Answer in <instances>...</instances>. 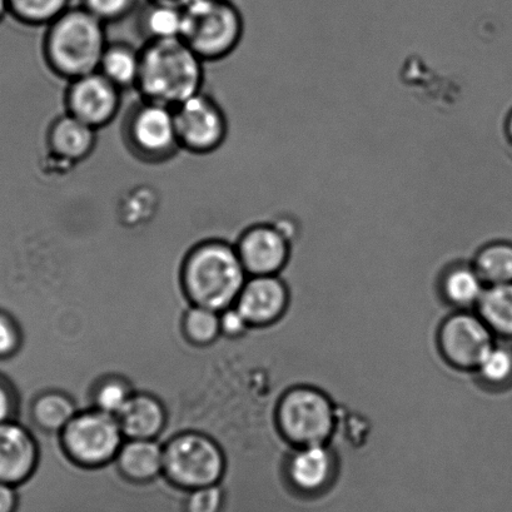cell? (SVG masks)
Returning a JSON list of instances; mask_svg holds the SVG:
<instances>
[{
    "instance_id": "obj_26",
    "label": "cell",
    "mask_w": 512,
    "mask_h": 512,
    "mask_svg": "<svg viewBox=\"0 0 512 512\" xmlns=\"http://www.w3.org/2000/svg\"><path fill=\"white\" fill-rule=\"evenodd\" d=\"M482 380L496 389L512 386V347L494 345L477 367Z\"/></svg>"
},
{
    "instance_id": "obj_18",
    "label": "cell",
    "mask_w": 512,
    "mask_h": 512,
    "mask_svg": "<svg viewBox=\"0 0 512 512\" xmlns=\"http://www.w3.org/2000/svg\"><path fill=\"white\" fill-rule=\"evenodd\" d=\"M164 447L156 440H128L116 457L122 474L134 482H148L163 474Z\"/></svg>"
},
{
    "instance_id": "obj_10",
    "label": "cell",
    "mask_w": 512,
    "mask_h": 512,
    "mask_svg": "<svg viewBox=\"0 0 512 512\" xmlns=\"http://www.w3.org/2000/svg\"><path fill=\"white\" fill-rule=\"evenodd\" d=\"M122 96L121 89L97 71L68 82L64 106L66 113L99 131L118 117Z\"/></svg>"
},
{
    "instance_id": "obj_7",
    "label": "cell",
    "mask_w": 512,
    "mask_h": 512,
    "mask_svg": "<svg viewBox=\"0 0 512 512\" xmlns=\"http://www.w3.org/2000/svg\"><path fill=\"white\" fill-rule=\"evenodd\" d=\"M276 415L282 435L295 446L325 445L336 429L331 401L322 392L308 387L285 392Z\"/></svg>"
},
{
    "instance_id": "obj_12",
    "label": "cell",
    "mask_w": 512,
    "mask_h": 512,
    "mask_svg": "<svg viewBox=\"0 0 512 512\" xmlns=\"http://www.w3.org/2000/svg\"><path fill=\"white\" fill-rule=\"evenodd\" d=\"M235 243L248 276L277 275L290 258L286 233L267 223L246 228Z\"/></svg>"
},
{
    "instance_id": "obj_22",
    "label": "cell",
    "mask_w": 512,
    "mask_h": 512,
    "mask_svg": "<svg viewBox=\"0 0 512 512\" xmlns=\"http://www.w3.org/2000/svg\"><path fill=\"white\" fill-rule=\"evenodd\" d=\"M442 291L452 305L469 308L479 305L485 291L484 281L475 267L457 266L446 273Z\"/></svg>"
},
{
    "instance_id": "obj_32",
    "label": "cell",
    "mask_w": 512,
    "mask_h": 512,
    "mask_svg": "<svg viewBox=\"0 0 512 512\" xmlns=\"http://www.w3.org/2000/svg\"><path fill=\"white\" fill-rule=\"evenodd\" d=\"M19 491L16 486L0 481V512H17Z\"/></svg>"
},
{
    "instance_id": "obj_9",
    "label": "cell",
    "mask_w": 512,
    "mask_h": 512,
    "mask_svg": "<svg viewBox=\"0 0 512 512\" xmlns=\"http://www.w3.org/2000/svg\"><path fill=\"white\" fill-rule=\"evenodd\" d=\"M182 151L207 156L218 151L228 137V119L215 98L200 92L173 108Z\"/></svg>"
},
{
    "instance_id": "obj_19",
    "label": "cell",
    "mask_w": 512,
    "mask_h": 512,
    "mask_svg": "<svg viewBox=\"0 0 512 512\" xmlns=\"http://www.w3.org/2000/svg\"><path fill=\"white\" fill-rule=\"evenodd\" d=\"M141 71V48L126 42H109L104 51L98 72L122 92L134 89Z\"/></svg>"
},
{
    "instance_id": "obj_27",
    "label": "cell",
    "mask_w": 512,
    "mask_h": 512,
    "mask_svg": "<svg viewBox=\"0 0 512 512\" xmlns=\"http://www.w3.org/2000/svg\"><path fill=\"white\" fill-rule=\"evenodd\" d=\"M81 6L107 26L131 16L138 0H82Z\"/></svg>"
},
{
    "instance_id": "obj_28",
    "label": "cell",
    "mask_w": 512,
    "mask_h": 512,
    "mask_svg": "<svg viewBox=\"0 0 512 512\" xmlns=\"http://www.w3.org/2000/svg\"><path fill=\"white\" fill-rule=\"evenodd\" d=\"M226 492L221 484L200 487L187 492L186 512H222Z\"/></svg>"
},
{
    "instance_id": "obj_30",
    "label": "cell",
    "mask_w": 512,
    "mask_h": 512,
    "mask_svg": "<svg viewBox=\"0 0 512 512\" xmlns=\"http://www.w3.org/2000/svg\"><path fill=\"white\" fill-rule=\"evenodd\" d=\"M19 399L11 381L0 375V424L18 420Z\"/></svg>"
},
{
    "instance_id": "obj_5",
    "label": "cell",
    "mask_w": 512,
    "mask_h": 512,
    "mask_svg": "<svg viewBox=\"0 0 512 512\" xmlns=\"http://www.w3.org/2000/svg\"><path fill=\"white\" fill-rule=\"evenodd\" d=\"M161 441L163 474L186 490L220 484L226 469L225 454L212 437L183 431Z\"/></svg>"
},
{
    "instance_id": "obj_21",
    "label": "cell",
    "mask_w": 512,
    "mask_h": 512,
    "mask_svg": "<svg viewBox=\"0 0 512 512\" xmlns=\"http://www.w3.org/2000/svg\"><path fill=\"white\" fill-rule=\"evenodd\" d=\"M479 310L492 332L512 340V282L485 288Z\"/></svg>"
},
{
    "instance_id": "obj_6",
    "label": "cell",
    "mask_w": 512,
    "mask_h": 512,
    "mask_svg": "<svg viewBox=\"0 0 512 512\" xmlns=\"http://www.w3.org/2000/svg\"><path fill=\"white\" fill-rule=\"evenodd\" d=\"M122 139L138 161L162 164L182 151L173 108L139 99L122 121Z\"/></svg>"
},
{
    "instance_id": "obj_16",
    "label": "cell",
    "mask_w": 512,
    "mask_h": 512,
    "mask_svg": "<svg viewBox=\"0 0 512 512\" xmlns=\"http://www.w3.org/2000/svg\"><path fill=\"white\" fill-rule=\"evenodd\" d=\"M335 460L325 445L302 447L286 465L287 479L302 495H317L331 485Z\"/></svg>"
},
{
    "instance_id": "obj_11",
    "label": "cell",
    "mask_w": 512,
    "mask_h": 512,
    "mask_svg": "<svg viewBox=\"0 0 512 512\" xmlns=\"http://www.w3.org/2000/svg\"><path fill=\"white\" fill-rule=\"evenodd\" d=\"M494 345V332L482 318L470 313L447 318L439 332L441 355L457 370H477Z\"/></svg>"
},
{
    "instance_id": "obj_2",
    "label": "cell",
    "mask_w": 512,
    "mask_h": 512,
    "mask_svg": "<svg viewBox=\"0 0 512 512\" xmlns=\"http://www.w3.org/2000/svg\"><path fill=\"white\" fill-rule=\"evenodd\" d=\"M205 62L181 38L146 42L136 91L144 101L176 108L202 92Z\"/></svg>"
},
{
    "instance_id": "obj_25",
    "label": "cell",
    "mask_w": 512,
    "mask_h": 512,
    "mask_svg": "<svg viewBox=\"0 0 512 512\" xmlns=\"http://www.w3.org/2000/svg\"><path fill=\"white\" fill-rule=\"evenodd\" d=\"M183 331L192 344H212L222 335L220 312L191 303L183 317Z\"/></svg>"
},
{
    "instance_id": "obj_1",
    "label": "cell",
    "mask_w": 512,
    "mask_h": 512,
    "mask_svg": "<svg viewBox=\"0 0 512 512\" xmlns=\"http://www.w3.org/2000/svg\"><path fill=\"white\" fill-rule=\"evenodd\" d=\"M247 276L236 243L223 237L196 241L183 263V285L190 301L217 312L236 305Z\"/></svg>"
},
{
    "instance_id": "obj_17",
    "label": "cell",
    "mask_w": 512,
    "mask_h": 512,
    "mask_svg": "<svg viewBox=\"0 0 512 512\" xmlns=\"http://www.w3.org/2000/svg\"><path fill=\"white\" fill-rule=\"evenodd\" d=\"M116 417L128 440H156L167 422L162 402L147 392H134Z\"/></svg>"
},
{
    "instance_id": "obj_35",
    "label": "cell",
    "mask_w": 512,
    "mask_h": 512,
    "mask_svg": "<svg viewBox=\"0 0 512 512\" xmlns=\"http://www.w3.org/2000/svg\"><path fill=\"white\" fill-rule=\"evenodd\" d=\"M9 13L8 0H0V21Z\"/></svg>"
},
{
    "instance_id": "obj_29",
    "label": "cell",
    "mask_w": 512,
    "mask_h": 512,
    "mask_svg": "<svg viewBox=\"0 0 512 512\" xmlns=\"http://www.w3.org/2000/svg\"><path fill=\"white\" fill-rule=\"evenodd\" d=\"M22 341V330L16 317L0 307V357L16 355Z\"/></svg>"
},
{
    "instance_id": "obj_13",
    "label": "cell",
    "mask_w": 512,
    "mask_h": 512,
    "mask_svg": "<svg viewBox=\"0 0 512 512\" xmlns=\"http://www.w3.org/2000/svg\"><path fill=\"white\" fill-rule=\"evenodd\" d=\"M39 447L31 429L19 420L0 424V481L24 484L38 465Z\"/></svg>"
},
{
    "instance_id": "obj_24",
    "label": "cell",
    "mask_w": 512,
    "mask_h": 512,
    "mask_svg": "<svg viewBox=\"0 0 512 512\" xmlns=\"http://www.w3.org/2000/svg\"><path fill=\"white\" fill-rule=\"evenodd\" d=\"M9 14L31 27H48L61 17L71 0H8Z\"/></svg>"
},
{
    "instance_id": "obj_8",
    "label": "cell",
    "mask_w": 512,
    "mask_h": 512,
    "mask_svg": "<svg viewBox=\"0 0 512 512\" xmlns=\"http://www.w3.org/2000/svg\"><path fill=\"white\" fill-rule=\"evenodd\" d=\"M61 436L67 454L78 464L89 467L116 460L124 444L117 417L97 409L79 411Z\"/></svg>"
},
{
    "instance_id": "obj_31",
    "label": "cell",
    "mask_w": 512,
    "mask_h": 512,
    "mask_svg": "<svg viewBox=\"0 0 512 512\" xmlns=\"http://www.w3.org/2000/svg\"><path fill=\"white\" fill-rule=\"evenodd\" d=\"M221 333L226 337H241L250 330V323L236 305L220 312Z\"/></svg>"
},
{
    "instance_id": "obj_23",
    "label": "cell",
    "mask_w": 512,
    "mask_h": 512,
    "mask_svg": "<svg viewBox=\"0 0 512 512\" xmlns=\"http://www.w3.org/2000/svg\"><path fill=\"white\" fill-rule=\"evenodd\" d=\"M475 270L487 285L512 282V242L497 241L477 253Z\"/></svg>"
},
{
    "instance_id": "obj_15",
    "label": "cell",
    "mask_w": 512,
    "mask_h": 512,
    "mask_svg": "<svg viewBox=\"0 0 512 512\" xmlns=\"http://www.w3.org/2000/svg\"><path fill=\"white\" fill-rule=\"evenodd\" d=\"M97 129L64 113L54 119L47 132L49 154L57 161L74 166L92 156L97 146Z\"/></svg>"
},
{
    "instance_id": "obj_4",
    "label": "cell",
    "mask_w": 512,
    "mask_h": 512,
    "mask_svg": "<svg viewBox=\"0 0 512 512\" xmlns=\"http://www.w3.org/2000/svg\"><path fill=\"white\" fill-rule=\"evenodd\" d=\"M243 31L242 14L231 0H200L183 9L181 39L205 63L230 57Z\"/></svg>"
},
{
    "instance_id": "obj_3",
    "label": "cell",
    "mask_w": 512,
    "mask_h": 512,
    "mask_svg": "<svg viewBox=\"0 0 512 512\" xmlns=\"http://www.w3.org/2000/svg\"><path fill=\"white\" fill-rule=\"evenodd\" d=\"M106 27L82 6L68 8L44 33L43 58L49 71L67 82L97 72L109 43Z\"/></svg>"
},
{
    "instance_id": "obj_20",
    "label": "cell",
    "mask_w": 512,
    "mask_h": 512,
    "mask_svg": "<svg viewBox=\"0 0 512 512\" xmlns=\"http://www.w3.org/2000/svg\"><path fill=\"white\" fill-rule=\"evenodd\" d=\"M183 9L147 2L138 17V31L144 43L181 38Z\"/></svg>"
},
{
    "instance_id": "obj_14",
    "label": "cell",
    "mask_w": 512,
    "mask_h": 512,
    "mask_svg": "<svg viewBox=\"0 0 512 512\" xmlns=\"http://www.w3.org/2000/svg\"><path fill=\"white\" fill-rule=\"evenodd\" d=\"M290 303L287 283L276 275L252 276L242 288L236 307L251 326H267L285 315Z\"/></svg>"
},
{
    "instance_id": "obj_34",
    "label": "cell",
    "mask_w": 512,
    "mask_h": 512,
    "mask_svg": "<svg viewBox=\"0 0 512 512\" xmlns=\"http://www.w3.org/2000/svg\"><path fill=\"white\" fill-rule=\"evenodd\" d=\"M505 134H506L507 141H509L510 146L512 147V111L509 113V116H507V118H506Z\"/></svg>"
},
{
    "instance_id": "obj_33",
    "label": "cell",
    "mask_w": 512,
    "mask_h": 512,
    "mask_svg": "<svg viewBox=\"0 0 512 512\" xmlns=\"http://www.w3.org/2000/svg\"><path fill=\"white\" fill-rule=\"evenodd\" d=\"M147 2L158 4V6L185 9L188 3H190V0H147Z\"/></svg>"
}]
</instances>
